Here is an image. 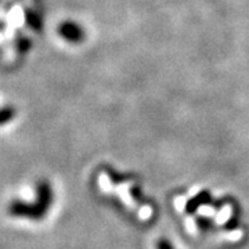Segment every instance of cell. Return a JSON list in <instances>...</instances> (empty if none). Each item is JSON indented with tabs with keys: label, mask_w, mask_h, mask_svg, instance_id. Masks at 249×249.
Masks as SVG:
<instances>
[{
	"label": "cell",
	"mask_w": 249,
	"mask_h": 249,
	"mask_svg": "<svg viewBox=\"0 0 249 249\" xmlns=\"http://www.w3.org/2000/svg\"><path fill=\"white\" fill-rule=\"evenodd\" d=\"M52 202V190L47 184H40L39 187V194H37V202L34 204H16L11 206V212L17 216H24V217H40L42 214L46 213Z\"/></svg>",
	"instance_id": "1"
},
{
	"label": "cell",
	"mask_w": 249,
	"mask_h": 249,
	"mask_svg": "<svg viewBox=\"0 0 249 249\" xmlns=\"http://www.w3.org/2000/svg\"><path fill=\"white\" fill-rule=\"evenodd\" d=\"M158 249H175L170 245L168 241H160L158 242Z\"/></svg>",
	"instance_id": "3"
},
{
	"label": "cell",
	"mask_w": 249,
	"mask_h": 249,
	"mask_svg": "<svg viewBox=\"0 0 249 249\" xmlns=\"http://www.w3.org/2000/svg\"><path fill=\"white\" fill-rule=\"evenodd\" d=\"M58 34L62 39H65L70 43H82L85 40V31L80 25L72 21L62 22L58 28Z\"/></svg>",
	"instance_id": "2"
}]
</instances>
